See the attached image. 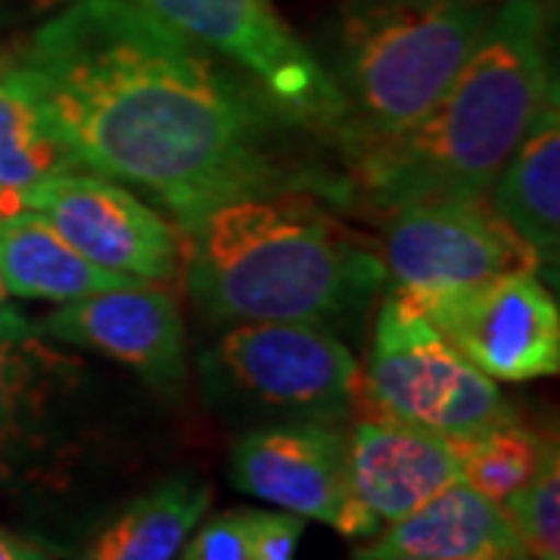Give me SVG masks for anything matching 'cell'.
<instances>
[{
    "mask_svg": "<svg viewBox=\"0 0 560 560\" xmlns=\"http://www.w3.org/2000/svg\"><path fill=\"white\" fill-rule=\"evenodd\" d=\"M16 66L79 168L160 202L180 234L224 202L302 187L296 125L138 0L62 3Z\"/></svg>",
    "mask_w": 560,
    "mask_h": 560,
    "instance_id": "obj_1",
    "label": "cell"
},
{
    "mask_svg": "<svg viewBox=\"0 0 560 560\" xmlns=\"http://www.w3.org/2000/svg\"><path fill=\"white\" fill-rule=\"evenodd\" d=\"M548 13L504 0L436 106L399 138L349 156L337 200L389 219L411 202L489 197L501 168L558 88L548 75Z\"/></svg>",
    "mask_w": 560,
    "mask_h": 560,
    "instance_id": "obj_2",
    "label": "cell"
},
{
    "mask_svg": "<svg viewBox=\"0 0 560 560\" xmlns=\"http://www.w3.org/2000/svg\"><path fill=\"white\" fill-rule=\"evenodd\" d=\"M190 296L212 320L337 324L359 315L386 265L302 190L241 197L187 231Z\"/></svg>",
    "mask_w": 560,
    "mask_h": 560,
    "instance_id": "obj_3",
    "label": "cell"
},
{
    "mask_svg": "<svg viewBox=\"0 0 560 560\" xmlns=\"http://www.w3.org/2000/svg\"><path fill=\"white\" fill-rule=\"evenodd\" d=\"M492 20L489 0H342L324 72L340 101L342 156L399 138L458 79Z\"/></svg>",
    "mask_w": 560,
    "mask_h": 560,
    "instance_id": "obj_4",
    "label": "cell"
},
{
    "mask_svg": "<svg viewBox=\"0 0 560 560\" xmlns=\"http://www.w3.org/2000/svg\"><path fill=\"white\" fill-rule=\"evenodd\" d=\"M352 415L401 420L455 442L517 418L495 381L464 359L399 290L381 302Z\"/></svg>",
    "mask_w": 560,
    "mask_h": 560,
    "instance_id": "obj_5",
    "label": "cell"
},
{
    "mask_svg": "<svg viewBox=\"0 0 560 560\" xmlns=\"http://www.w3.org/2000/svg\"><path fill=\"white\" fill-rule=\"evenodd\" d=\"M206 386L256 415L340 423L355 408L359 361L318 324H234L202 355Z\"/></svg>",
    "mask_w": 560,
    "mask_h": 560,
    "instance_id": "obj_6",
    "label": "cell"
},
{
    "mask_svg": "<svg viewBox=\"0 0 560 560\" xmlns=\"http://www.w3.org/2000/svg\"><path fill=\"white\" fill-rule=\"evenodd\" d=\"M246 79L296 128L337 138L340 101L324 66L280 20L271 0H138Z\"/></svg>",
    "mask_w": 560,
    "mask_h": 560,
    "instance_id": "obj_7",
    "label": "cell"
},
{
    "mask_svg": "<svg viewBox=\"0 0 560 560\" xmlns=\"http://www.w3.org/2000/svg\"><path fill=\"white\" fill-rule=\"evenodd\" d=\"M383 265L393 290L418 305L541 268L533 246L511 231L489 197H442L393 212L386 219Z\"/></svg>",
    "mask_w": 560,
    "mask_h": 560,
    "instance_id": "obj_8",
    "label": "cell"
},
{
    "mask_svg": "<svg viewBox=\"0 0 560 560\" xmlns=\"http://www.w3.org/2000/svg\"><path fill=\"white\" fill-rule=\"evenodd\" d=\"M22 209L38 212L84 259L140 283H168L180 271L184 241L175 221L125 184L69 168L25 190Z\"/></svg>",
    "mask_w": 560,
    "mask_h": 560,
    "instance_id": "obj_9",
    "label": "cell"
},
{
    "mask_svg": "<svg viewBox=\"0 0 560 560\" xmlns=\"http://www.w3.org/2000/svg\"><path fill=\"white\" fill-rule=\"evenodd\" d=\"M231 482L302 521L334 526L346 539L381 533L349 480V440L334 423L290 420L246 433L231 452Z\"/></svg>",
    "mask_w": 560,
    "mask_h": 560,
    "instance_id": "obj_10",
    "label": "cell"
},
{
    "mask_svg": "<svg viewBox=\"0 0 560 560\" xmlns=\"http://www.w3.org/2000/svg\"><path fill=\"white\" fill-rule=\"evenodd\" d=\"M420 308L492 381H541L560 371V315L539 271L504 275Z\"/></svg>",
    "mask_w": 560,
    "mask_h": 560,
    "instance_id": "obj_11",
    "label": "cell"
},
{
    "mask_svg": "<svg viewBox=\"0 0 560 560\" xmlns=\"http://www.w3.org/2000/svg\"><path fill=\"white\" fill-rule=\"evenodd\" d=\"M47 340L91 349L131 368L162 396H175L187 377L184 320L165 283H135L60 302L35 320Z\"/></svg>",
    "mask_w": 560,
    "mask_h": 560,
    "instance_id": "obj_12",
    "label": "cell"
},
{
    "mask_svg": "<svg viewBox=\"0 0 560 560\" xmlns=\"http://www.w3.org/2000/svg\"><path fill=\"white\" fill-rule=\"evenodd\" d=\"M69 359L10 302L0 308V482L20 480L50 433V418L81 383Z\"/></svg>",
    "mask_w": 560,
    "mask_h": 560,
    "instance_id": "obj_13",
    "label": "cell"
},
{
    "mask_svg": "<svg viewBox=\"0 0 560 560\" xmlns=\"http://www.w3.org/2000/svg\"><path fill=\"white\" fill-rule=\"evenodd\" d=\"M349 440V480L359 504L383 526L460 480L455 440L393 418H359Z\"/></svg>",
    "mask_w": 560,
    "mask_h": 560,
    "instance_id": "obj_14",
    "label": "cell"
},
{
    "mask_svg": "<svg viewBox=\"0 0 560 560\" xmlns=\"http://www.w3.org/2000/svg\"><path fill=\"white\" fill-rule=\"evenodd\" d=\"M364 551L415 560H514L523 555L504 508L464 480L383 526Z\"/></svg>",
    "mask_w": 560,
    "mask_h": 560,
    "instance_id": "obj_15",
    "label": "cell"
},
{
    "mask_svg": "<svg viewBox=\"0 0 560 560\" xmlns=\"http://www.w3.org/2000/svg\"><path fill=\"white\" fill-rule=\"evenodd\" d=\"M0 278L10 296L44 302L84 300L91 293L140 283L84 259L50 221L32 209L0 215Z\"/></svg>",
    "mask_w": 560,
    "mask_h": 560,
    "instance_id": "obj_16",
    "label": "cell"
},
{
    "mask_svg": "<svg viewBox=\"0 0 560 560\" xmlns=\"http://www.w3.org/2000/svg\"><path fill=\"white\" fill-rule=\"evenodd\" d=\"M489 206L533 246L539 261H558L560 249V113L558 97L533 121L514 156L489 190Z\"/></svg>",
    "mask_w": 560,
    "mask_h": 560,
    "instance_id": "obj_17",
    "label": "cell"
},
{
    "mask_svg": "<svg viewBox=\"0 0 560 560\" xmlns=\"http://www.w3.org/2000/svg\"><path fill=\"white\" fill-rule=\"evenodd\" d=\"M209 504V482L168 477L109 514L81 545L75 560H175Z\"/></svg>",
    "mask_w": 560,
    "mask_h": 560,
    "instance_id": "obj_18",
    "label": "cell"
},
{
    "mask_svg": "<svg viewBox=\"0 0 560 560\" xmlns=\"http://www.w3.org/2000/svg\"><path fill=\"white\" fill-rule=\"evenodd\" d=\"M79 168L47 119L22 66H0V215L22 212L38 180Z\"/></svg>",
    "mask_w": 560,
    "mask_h": 560,
    "instance_id": "obj_19",
    "label": "cell"
},
{
    "mask_svg": "<svg viewBox=\"0 0 560 560\" xmlns=\"http://www.w3.org/2000/svg\"><path fill=\"white\" fill-rule=\"evenodd\" d=\"M305 521L287 511H224L180 545L175 560H296Z\"/></svg>",
    "mask_w": 560,
    "mask_h": 560,
    "instance_id": "obj_20",
    "label": "cell"
},
{
    "mask_svg": "<svg viewBox=\"0 0 560 560\" xmlns=\"http://www.w3.org/2000/svg\"><path fill=\"white\" fill-rule=\"evenodd\" d=\"M455 445H458L460 480L474 486L486 499L504 504L517 489L533 480L545 455L555 448V440L539 436L536 430L511 418L474 440H460Z\"/></svg>",
    "mask_w": 560,
    "mask_h": 560,
    "instance_id": "obj_21",
    "label": "cell"
},
{
    "mask_svg": "<svg viewBox=\"0 0 560 560\" xmlns=\"http://www.w3.org/2000/svg\"><path fill=\"white\" fill-rule=\"evenodd\" d=\"M521 551L529 560H560V458L558 445L523 489L501 504Z\"/></svg>",
    "mask_w": 560,
    "mask_h": 560,
    "instance_id": "obj_22",
    "label": "cell"
},
{
    "mask_svg": "<svg viewBox=\"0 0 560 560\" xmlns=\"http://www.w3.org/2000/svg\"><path fill=\"white\" fill-rule=\"evenodd\" d=\"M69 0H0V25L7 22H25L57 13Z\"/></svg>",
    "mask_w": 560,
    "mask_h": 560,
    "instance_id": "obj_23",
    "label": "cell"
},
{
    "mask_svg": "<svg viewBox=\"0 0 560 560\" xmlns=\"http://www.w3.org/2000/svg\"><path fill=\"white\" fill-rule=\"evenodd\" d=\"M0 560H50L32 541L20 539L7 529H0Z\"/></svg>",
    "mask_w": 560,
    "mask_h": 560,
    "instance_id": "obj_24",
    "label": "cell"
},
{
    "mask_svg": "<svg viewBox=\"0 0 560 560\" xmlns=\"http://www.w3.org/2000/svg\"><path fill=\"white\" fill-rule=\"evenodd\" d=\"M355 560H415V558H401V555H371V551H364V548H361L359 555H355Z\"/></svg>",
    "mask_w": 560,
    "mask_h": 560,
    "instance_id": "obj_25",
    "label": "cell"
},
{
    "mask_svg": "<svg viewBox=\"0 0 560 560\" xmlns=\"http://www.w3.org/2000/svg\"><path fill=\"white\" fill-rule=\"evenodd\" d=\"M10 302V293H7V283H3V278H0V308Z\"/></svg>",
    "mask_w": 560,
    "mask_h": 560,
    "instance_id": "obj_26",
    "label": "cell"
},
{
    "mask_svg": "<svg viewBox=\"0 0 560 560\" xmlns=\"http://www.w3.org/2000/svg\"><path fill=\"white\" fill-rule=\"evenodd\" d=\"M536 3H539L541 10H545V13H548V7H551V3H555V0H536Z\"/></svg>",
    "mask_w": 560,
    "mask_h": 560,
    "instance_id": "obj_27",
    "label": "cell"
},
{
    "mask_svg": "<svg viewBox=\"0 0 560 560\" xmlns=\"http://www.w3.org/2000/svg\"><path fill=\"white\" fill-rule=\"evenodd\" d=\"M514 560H529V558H526V555H521V558H514Z\"/></svg>",
    "mask_w": 560,
    "mask_h": 560,
    "instance_id": "obj_28",
    "label": "cell"
}]
</instances>
